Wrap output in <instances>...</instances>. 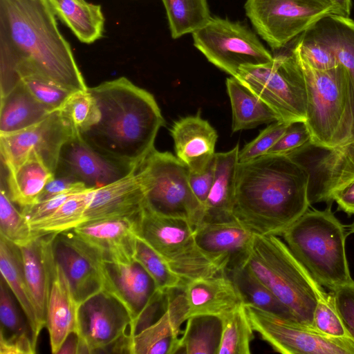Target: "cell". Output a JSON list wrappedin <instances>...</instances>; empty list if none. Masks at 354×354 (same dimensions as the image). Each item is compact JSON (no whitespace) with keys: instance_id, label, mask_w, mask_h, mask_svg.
I'll list each match as a JSON object with an SVG mask.
<instances>
[{"instance_id":"2e32d148","label":"cell","mask_w":354,"mask_h":354,"mask_svg":"<svg viewBox=\"0 0 354 354\" xmlns=\"http://www.w3.org/2000/svg\"><path fill=\"white\" fill-rule=\"evenodd\" d=\"M138 167L102 154L75 133L62 147L54 175L71 177L93 189L122 179Z\"/></svg>"},{"instance_id":"30bf717a","label":"cell","mask_w":354,"mask_h":354,"mask_svg":"<svg viewBox=\"0 0 354 354\" xmlns=\"http://www.w3.org/2000/svg\"><path fill=\"white\" fill-rule=\"evenodd\" d=\"M245 10L274 50L283 48L321 19L335 15L328 0H247Z\"/></svg>"},{"instance_id":"52a82bcc","label":"cell","mask_w":354,"mask_h":354,"mask_svg":"<svg viewBox=\"0 0 354 354\" xmlns=\"http://www.w3.org/2000/svg\"><path fill=\"white\" fill-rule=\"evenodd\" d=\"M135 230L185 284L224 271L200 249L194 227L186 219L162 216L145 206L135 219Z\"/></svg>"},{"instance_id":"83f0119b","label":"cell","mask_w":354,"mask_h":354,"mask_svg":"<svg viewBox=\"0 0 354 354\" xmlns=\"http://www.w3.org/2000/svg\"><path fill=\"white\" fill-rule=\"evenodd\" d=\"M5 280L0 282V353L35 354L37 342L31 327L24 320Z\"/></svg>"},{"instance_id":"cb8c5ba5","label":"cell","mask_w":354,"mask_h":354,"mask_svg":"<svg viewBox=\"0 0 354 354\" xmlns=\"http://www.w3.org/2000/svg\"><path fill=\"white\" fill-rule=\"evenodd\" d=\"M176 156L191 171L205 168L214 159L218 134L200 113L175 121L170 129Z\"/></svg>"},{"instance_id":"8d00e7d4","label":"cell","mask_w":354,"mask_h":354,"mask_svg":"<svg viewBox=\"0 0 354 354\" xmlns=\"http://www.w3.org/2000/svg\"><path fill=\"white\" fill-rule=\"evenodd\" d=\"M171 37L193 33L211 19L207 0H162Z\"/></svg>"},{"instance_id":"e0dca14e","label":"cell","mask_w":354,"mask_h":354,"mask_svg":"<svg viewBox=\"0 0 354 354\" xmlns=\"http://www.w3.org/2000/svg\"><path fill=\"white\" fill-rule=\"evenodd\" d=\"M52 247L55 261L65 273L79 305L103 290L100 272L102 257L97 250L73 230L55 234Z\"/></svg>"},{"instance_id":"8992f818","label":"cell","mask_w":354,"mask_h":354,"mask_svg":"<svg viewBox=\"0 0 354 354\" xmlns=\"http://www.w3.org/2000/svg\"><path fill=\"white\" fill-rule=\"evenodd\" d=\"M245 265L300 324L314 329L317 295L324 290L283 241L276 235L255 233Z\"/></svg>"},{"instance_id":"5bb4252c","label":"cell","mask_w":354,"mask_h":354,"mask_svg":"<svg viewBox=\"0 0 354 354\" xmlns=\"http://www.w3.org/2000/svg\"><path fill=\"white\" fill-rule=\"evenodd\" d=\"M254 331L273 349L284 354H354V341L334 337L294 320L245 304Z\"/></svg>"},{"instance_id":"4fadbf2b","label":"cell","mask_w":354,"mask_h":354,"mask_svg":"<svg viewBox=\"0 0 354 354\" xmlns=\"http://www.w3.org/2000/svg\"><path fill=\"white\" fill-rule=\"evenodd\" d=\"M100 272L103 290L128 312L133 335L156 321L162 313V292L136 261L115 262L102 259Z\"/></svg>"},{"instance_id":"bcb514c9","label":"cell","mask_w":354,"mask_h":354,"mask_svg":"<svg viewBox=\"0 0 354 354\" xmlns=\"http://www.w3.org/2000/svg\"><path fill=\"white\" fill-rule=\"evenodd\" d=\"M290 124L278 120L268 125L254 139L239 150V163L248 162L266 154Z\"/></svg>"},{"instance_id":"6da1fadb","label":"cell","mask_w":354,"mask_h":354,"mask_svg":"<svg viewBox=\"0 0 354 354\" xmlns=\"http://www.w3.org/2000/svg\"><path fill=\"white\" fill-rule=\"evenodd\" d=\"M48 0H0V66L40 75L71 92L86 90Z\"/></svg>"},{"instance_id":"f907efd6","label":"cell","mask_w":354,"mask_h":354,"mask_svg":"<svg viewBox=\"0 0 354 354\" xmlns=\"http://www.w3.org/2000/svg\"><path fill=\"white\" fill-rule=\"evenodd\" d=\"M87 188L83 183L74 178L63 175H54L46 184L37 202L44 201L53 196L71 192H82Z\"/></svg>"},{"instance_id":"836d02e7","label":"cell","mask_w":354,"mask_h":354,"mask_svg":"<svg viewBox=\"0 0 354 354\" xmlns=\"http://www.w3.org/2000/svg\"><path fill=\"white\" fill-rule=\"evenodd\" d=\"M55 15L82 43L90 44L104 32V17L101 6L86 0H48Z\"/></svg>"},{"instance_id":"603a6c76","label":"cell","mask_w":354,"mask_h":354,"mask_svg":"<svg viewBox=\"0 0 354 354\" xmlns=\"http://www.w3.org/2000/svg\"><path fill=\"white\" fill-rule=\"evenodd\" d=\"M188 308L182 292L171 294L166 311L153 323L133 335L130 354H175L180 328L187 319Z\"/></svg>"},{"instance_id":"f546056e","label":"cell","mask_w":354,"mask_h":354,"mask_svg":"<svg viewBox=\"0 0 354 354\" xmlns=\"http://www.w3.org/2000/svg\"><path fill=\"white\" fill-rule=\"evenodd\" d=\"M307 31L328 46L346 70L353 91L354 113V21L349 17L330 15Z\"/></svg>"},{"instance_id":"d6a6232c","label":"cell","mask_w":354,"mask_h":354,"mask_svg":"<svg viewBox=\"0 0 354 354\" xmlns=\"http://www.w3.org/2000/svg\"><path fill=\"white\" fill-rule=\"evenodd\" d=\"M232 112V132L280 120L276 112L236 77L226 80Z\"/></svg>"},{"instance_id":"4316f807","label":"cell","mask_w":354,"mask_h":354,"mask_svg":"<svg viewBox=\"0 0 354 354\" xmlns=\"http://www.w3.org/2000/svg\"><path fill=\"white\" fill-rule=\"evenodd\" d=\"M78 307L68 280L56 262L46 318L53 353L58 354L66 339L75 331Z\"/></svg>"},{"instance_id":"816d5d0a","label":"cell","mask_w":354,"mask_h":354,"mask_svg":"<svg viewBox=\"0 0 354 354\" xmlns=\"http://www.w3.org/2000/svg\"><path fill=\"white\" fill-rule=\"evenodd\" d=\"M333 201L341 210L347 214H354V182L337 194Z\"/></svg>"},{"instance_id":"ac0fdd59","label":"cell","mask_w":354,"mask_h":354,"mask_svg":"<svg viewBox=\"0 0 354 354\" xmlns=\"http://www.w3.org/2000/svg\"><path fill=\"white\" fill-rule=\"evenodd\" d=\"M317 149L315 158L289 155L304 165L309 173L310 205L333 201L337 194L354 182V137L331 149Z\"/></svg>"},{"instance_id":"d590c367","label":"cell","mask_w":354,"mask_h":354,"mask_svg":"<svg viewBox=\"0 0 354 354\" xmlns=\"http://www.w3.org/2000/svg\"><path fill=\"white\" fill-rule=\"evenodd\" d=\"M225 272L234 282L245 304L297 322L289 309L252 273L246 265Z\"/></svg>"},{"instance_id":"ab89813d","label":"cell","mask_w":354,"mask_h":354,"mask_svg":"<svg viewBox=\"0 0 354 354\" xmlns=\"http://www.w3.org/2000/svg\"><path fill=\"white\" fill-rule=\"evenodd\" d=\"M134 260L151 277L158 290L169 292L184 289L185 283L182 279L156 251L138 236Z\"/></svg>"},{"instance_id":"9a60e30c","label":"cell","mask_w":354,"mask_h":354,"mask_svg":"<svg viewBox=\"0 0 354 354\" xmlns=\"http://www.w3.org/2000/svg\"><path fill=\"white\" fill-rule=\"evenodd\" d=\"M75 133L59 109L55 110L28 129L0 136L2 165L7 171L11 170L31 153H37L55 174L62 147Z\"/></svg>"},{"instance_id":"c3c4849f","label":"cell","mask_w":354,"mask_h":354,"mask_svg":"<svg viewBox=\"0 0 354 354\" xmlns=\"http://www.w3.org/2000/svg\"><path fill=\"white\" fill-rule=\"evenodd\" d=\"M331 292L342 322L354 341V280Z\"/></svg>"},{"instance_id":"7402d4cb","label":"cell","mask_w":354,"mask_h":354,"mask_svg":"<svg viewBox=\"0 0 354 354\" xmlns=\"http://www.w3.org/2000/svg\"><path fill=\"white\" fill-rule=\"evenodd\" d=\"M55 234H39L21 251L25 277L40 328L46 326L48 301L56 266L53 252Z\"/></svg>"},{"instance_id":"f1b7e54d","label":"cell","mask_w":354,"mask_h":354,"mask_svg":"<svg viewBox=\"0 0 354 354\" xmlns=\"http://www.w3.org/2000/svg\"><path fill=\"white\" fill-rule=\"evenodd\" d=\"M53 111L38 101L21 81L10 93L1 97L0 136L28 129Z\"/></svg>"},{"instance_id":"681fc988","label":"cell","mask_w":354,"mask_h":354,"mask_svg":"<svg viewBox=\"0 0 354 354\" xmlns=\"http://www.w3.org/2000/svg\"><path fill=\"white\" fill-rule=\"evenodd\" d=\"M215 169V156L210 163L203 169L198 171L189 170L190 187L201 205L203 207L213 183Z\"/></svg>"},{"instance_id":"b9f144b4","label":"cell","mask_w":354,"mask_h":354,"mask_svg":"<svg viewBox=\"0 0 354 354\" xmlns=\"http://www.w3.org/2000/svg\"><path fill=\"white\" fill-rule=\"evenodd\" d=\"M59 111L77 133L88 129L100 118L95 100L88 88L71 93Z\"/></svg>"},{"instance_id":"d4e9b609","label":"cell","mask_w":354,"mask_h":354,"mask_svg":"<svg viewBox=\"0 0 354 354\" xmlns=\"http://www.w3.org/2000/svg\"><path fill=\"white\" fill-rule=\"evenodd\" d=\"M183 292L188 308L187 319L198 315L222 317L243 304L234 282L224 271L187 282Z\"/></svg>"},{"instance_id":"60d3db41","label":"cell","mask_w":354,"mask_h":354,"mask_svg":"<svg viewBox=\"0 0 354 354\" xmlns=\"http://www.w3.org/2000/svg\"><path fill=\"white\" fill-rule=\"evenodd\" d=\"M39 234L32 230L30 224L21 210L15 207L7 188L1 183L0 189V236L22 247L30 243Z\"/></svg>"},{"instance_id":"44dd1931","label":"cell","mask_w":354,"mask_h":354,"mask_svg":"<svg viewBox=\"0 0 354 354\" xmlns=\"http://www.w3.org/2000/svg\"><path fill=\"white\" fill-rule=\"evenodd\" d=\"M136 218L88 221L73 230L80 238L97 250L103 259L129 262L134 260L137 241Z\"/></svg>"},{"instance_id":"f35d334b","label":"cell","mask_w":354,"mask_h":354,"mask_svg":"<svg viewBox=\"0 0 354 354\" xmlns=\"http://www.w3.org/2000/svg\"><path fill=\"white\" fill-rule=\"evenodd\" d=\"M221 318L223 329L218 354H250L254 330L244 303Z\"/></svg>"},{"instance_id":"db71d44e","label":"cell","mask_w":354,"mask_h":354,"mask_svg":"<svg viewBox=\"0 0 354 354\" xmlns=\"http://www.w3.org/2000/svg\"><path fill=\"white\" fill-rule=\"evenodd\" d=\"M335 10V15L349 17L352 7L351 0H328Z\"/></svg>"},{"instance_id":"7bdbcfd3","label":"cell","mask_w":354,"mask_h":354,"mask_svg":"<svg viewBox=\"0 0 354 354\" xmlns=\"http://www.w3.org/2000/svg\"><path fill=\"white\" fill-rule=\"evenodd\" d=\"M313 328L334 337H350L337 310L335 297L330 291L317 297L313 315Z\"/></svg>"},{"instance_id":"d6986e66","label":"cell","mask_w":354,"mask_h":354,"mask_svg":"<svg viewBox=\"0 0 354 354\" xmlns=\"http://www.w3.org/2000/svg\"><path fill=\"white\" fill-rule=\"evenodd\" d=\"M194 232L200 249L224 272L246 264L255 234L236 218L201 223L194 227Z\"/></svg>"},{"instance_id":"9c48e42d","label":"cell","mask_w":354,"mask_h":354,"mask_svg":"<svg viewBox=\"0 0 354 354\" xmlns=\"http://www.w3.org/2000/svg\"><path fill=\"white\" fill-rule=\"evenodd\" d=\"M235 77L270 106L280 120L305 122L306 84L290 48L273 56L268 63L241 67Z\"/></svg>"},{"instance_id":"ba28073f","label":"cell","mask_w":354,"mask_h":354,"mask_svg":"<svg viewBox=\"0 0 354 354\" xmlns=\"http://www.w3.org/2000/svg\"><path fill=\"white\" fill-rule=\"evenodd\" d=\"M145 196V207L162 216L183 218L194 227L203 218V207L189 183V169L168 151L154 149L137 169Z\"/></svg>"},{"instance_id":"3957f363","label":"cell","mask_w":354,"mask_h":354,"mask_svg":"<svg viewBox=\"0 0 354 354\" xmlns=\"http://www.w3.org/2000/svg\"><path fill=\"white\" fill-rule=\"evenodd\" d=\"M88 89L100 118L78 134L102 154L138 167L155 149L158 131L165 125L153 95L125 77Z\"/></svg>"},{"instance_id":"ee69618b","label":"cell","mask_w":354,"mask_h":354,"mask_svg":"<svg viewBox=\"0 0 354 354\" xmlns=\"http://www.w3.org/2000/svg\"><path fill=\"white\" fill-rule=\"evenodd\" d=\"M291 43L292 46L313 68L328 71L335 68L339 64L334 53L307 30L299 35Z\"/></svg>"},{"instance_id":"7a4b0ae2","label":"cell","mask_w":354,"mask_h":354,"mask_svg":"<svg viewBox=\"0 0 354 354\" xmlns=\"http://www.w3.org/2000/svg\"><path fill=\"white\" fill-rule=\"evenodd\" d=\"M310 175L289 155L239 163L234 217L254 233L281 236L308 209Z\"/></svg>"},{"instance_id":"f6af8a7d","label":"cell","mask_w":354,"mask_h":354,"mask_svg":"<svg viewBox=\"0 0 354 354\" xmlns=\"http://www.w3.org/2000/svg\"><path fill=\"white\" fill-rule=\"evenodd\" d=\"M21 81L38 101L53 111L59 109L73 93L54 82L35 73L22 76Z\"/></svg>"},{"instance_id":"7dc6e473","label":"cell","mask_w":354,"mask_h":354,"mask_svg":"<svg viewBox=\"0 0 354 354\" xmlns=\"http://www.w3.org/2000/svg\"><path fill=\"white\" fill-rule=\"evenodd\" d=\"M310 144V135L305 122H295L266 154L289 155Z\"/></svg>"},{"instance_id":"7c38bea8","label":"cell","mask_w":354,"mask_h":354,"mask_svg":"<svg viewBox=\"0 0 354 354\" xmlns=\"http://www.w3.org/2000/svg\"><path fill=\"white\" fill-rule=\"evenodd\" d=\"M75 332L79 339V353H129L133 336L128 312L105 290L79 305Z\"/></svg>"},{"instance_id":"484cf974","label":"cell","mask_w":354,"mask_h":354,"mask_svg":"<svg viewBox=\"0 0 354 354\" xmlns=\"http://www.w3.org/2000/svg\"><path fill=\"white\" fill-rule=\"evenodd\" d=\"M239 146L215 153L213 183L203 207L201 223L234 220Z\"/></svg>"},{"instance_id":"ffe728a7","label":"cell","mask_w":354,"mask_h":354,"mask_svg":"<svg viewBox=\"0 0 354 354\" xmlns=\"http://www.w3.org/2000/svg\"><path fill=\"white\" fill-rule=\"evenodd\" d=\"M145 206V192L136 170L115 182L91 189L88 193L83 223L106 218H136Z\"/></svg>"},{"instance_id":"277c9868","label":"cell","mask_w":354,"mask_h":354,"mask_svg":"<svg viewBox=\"0 0 354 354\" xmlns=\"http://www.w3.org/2000/svg\"><path fill=\"white\" fill-rule=\"evenodd\" d=\"M301 70L306 89V119L312 145L331 149L354 137L353 97L344 68L328 71L311 67L290 47Z\"/></svg>"},{"instance_id":"f5cc1de1","label":"cell","mask_w":354,"mask_h":354,"mask_svg":"<svg viewBox=\"0 0 354 354\" xmlns=\"http://www.w3.org/2000/svg\"><path fill=\"white\" fill-rule=\"evenodd\" d=\"M79 339L77 333L73 332L66 339L58 354H77L79 353Z\"/></svg>"},{"instance_id":"e575fe53","label":"cell","mask_w":354,"mask_h":354,"mask_svg":"<svg viewBox=\"0 0 354 354\" xmlns=\"http://www.w3.org/2000/svg\"><path fill=\"white\" fill-rule=\"evenodd\" d=\"M222 329L221 317L198 315L189 317L175 354H218Z\"/></svg>"},{"instance_id":"5b68a950","label":"cell","mask_w":354,"mask_h":354,"mask_svg":"<svg viewBox=\"0 0 354 354\" xmlns=\"http://www.w3.org/2000/svg\"><path fill=\"white\" fill-rule=\"evenodd\" d=\"M281 236L322 286L333 291L353 281L346 255V231L330 205L324 210H307Z\"/></svg>"},{"instance_id":"8fae6325","label":"cell","mask_w":354,"mask_h":354,"mask_svg":"<svg viewBox=\"0 0 354 354\" xmlns=\"http://www.w3.org/2000/svg\"><path fill=\"white\" fill-rule=\"evenodd\" d=\"M192 37L194 46L209 62L233 77L242 66L264 64L273 59L252 31L227 19L211 17Z\"/></svg>"},{"instance_id":"4dcf8cb0","label":"cell","mask_w":354,"mask_h":354,"mask_svg":"<svg viewBox=\"0 0 354 354\" xmlns=\"http://www.w3.org/2000/svg\"><path fill=\"white\" fill-rule=\"evenodd\" d=\"M6 171L8 195L21 209L37 203L46 184L54 177L37 153H31L21 164Z\"/></svg>"},{"instance_id":"1f68e13d","label":"cell","mask_w":354,"mask_h":354,"mask_svg":"<svg viewBox=\"0 0 354 354\" xmlns=\"http://www.w3.org/2000/svg\"><path fill=\"white\" fill-rule=\"evenodd\" d=\"M0 271L26 317L37 342L41 329L25 277L24 261L19 246L0 236Z\"/></svg>"},{"instance_id":"74e56055","label":"cell","mask_w":354,"mask_h":354,"mask_svg":"<svg viewBox=\"0 0 354 354\" xmlns=\"http://www.w3.org/2000/svg\"><path fill=\"white\" fill-rule=\"evenodd\" d=\"M93 189L79 192L68 198L51 214L30 223L39 234H57L73 230L84 222L88 193Z\"/></svg>"}]
</instances>
